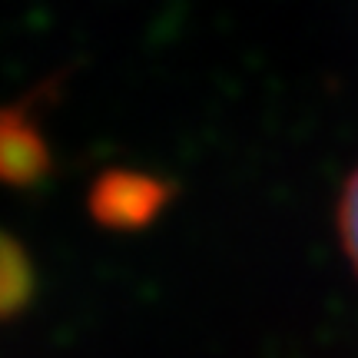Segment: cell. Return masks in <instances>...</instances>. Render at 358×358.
I'll use <instances>...</instances> for the list:
<instances>
[{
  "instance_id": "obj_1",
  "label": "cell",
  "mask_w": 358,
  "mask_h": 358,
  "mask_svg": "<svg viewBox=\"0 0 358 358\" xmlns=\"http://www.w3.org/2000/svg\"><path fill=\"white\" fill-rule=\"evenodd\" d=\"M338 232H342V245H345L348 259L355 266L358 275V169L348 179L345 192H342V206H338Z\"/></svg>"
}]
</instances>
